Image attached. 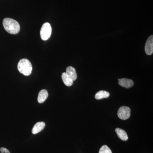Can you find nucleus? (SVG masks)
<instances>
[{
    "label": "nucleus",
    "instance_id": "nucleus-12",
    "mask_svg": "<svg viewBox=\"0 0 153 153\" xmlns=\"http://www.w3.org/2000/svg\"><path fill=\"white\" fill-rule=\"evenodd\" d=\"M110 94L109 92L101 90L98 91L96 94L95 98L97 100L102 99L103 98H107L109 97Z\"/></svg>",
    "mask_w": 153,
    "mask_h": 153
},
{
    "label": "nucleus",
    "instance_id": "nucleus-4",
    "mask_svg": "<svg viewBox=\"0 0 153 153\" xmlns=\"http://www.w3.org/2000/svg\"><path fill=\"white\" fill-rule=\"evenodd\" d=\"M117 116L119 118L123 120L128 119L130 117V108L128 106L121 107L118 111Z\"/></svg>",
    "mask_w": 153,
    "mask_h": 153
},
{
    "label": "nucleus",
    "instance_id": "nucleus-2",
    "mask_svg": "<svg viewBox=\"0 0 153 153\" xmlns=\"http://www.w3.org/2000/svg\"><path fill=\"white\" fill-rule=\"evenodd\" d=\"M18 69L20 73L25 76H29L32 73L33 66L30 60L23 58L18 63Z\"/></svg>",
    "mask_w": 153,
    "mask_h": 153
},
{
    "label": "nucleus",
    "instance_id": "nucleus-9",
    "mask_svg": "<svg viewBox=\"0 0 153 153\" xmlns=\"http://www.w3.org/2000/svg\"><path fill=\"white\" fill-rule=\"evenodd\" d=\"M66 73L73 81L76 80L77 78V74L75 68L72 66H68L66 69Z\"/></svg>",
    "mask_w": 153,
    "mask_h": 153
},
{
    "label": "nucleus",
    "instance_id": "nucleus-6",
    "mask_svg": "<svg viewBox=\"0 0 153 153\" xmlns=\"http://www.w3.org/2000/svg\"><path fill=\"white\" fill-rule=\"evenodd\" d=\"M119 84L121 86L128 88L133 86L134 82L131 79H127V78H122L119 81Z\"/></svg>",
    "mask_w": 153,
    "mask_h": 153
},
{
    "label": "nucleus",
    "instance_id": "nucleus-8",
    "mask_svg": "<svg viewBox=\"0 0 153 153\" xmlns=\"http://www.w3.org/2000/svg\"><path fill=\"white\" fill-rule=\"evenodd\" d=\"M48 92L46 89L41 90L38 94V102L40 103H43L47 100L48 97Z\"/></svg>",
    "mask_w": 153,
    "mask_h": 153
},
{
    "label": "nucleus",
    "instance_id": "nucleus-13",
    "mask_svg": "<svg viewBox=\"0 0 153 153\" xmlns=\"http://www.w3.org/2000/svg\"><path fill=\"white\" fill-rule=\"evenodd\" d=\"M99 153H112L111 150L106 145L102 146L100 149Z\"/></svg>",
    "mask_w": 153,
    "mask_h": 153
},
{
    "label": "nucleus",
    "instance_id": "nucleus-7",
    "mask_svg": "<svg viewBox=\"0 0 153 153\" xmlns=\"http://www.w3.org/2000/svg\"><path fill=\"white\" fill-rule=\"evenodd\" d=\"M45 123L44 122H39L37 123L33 127V129H32V132L33 134H36L42 131L45 128Z\"/></svg>",
    "mask_w": 153,
    "mask_h": 153
},
{
    "label": "nucleus",
    "instance_id": "nucleus-5",
    "mask_svg": "<svg viewBox=\"0 0 153 153\" xmlns=\"http://www.w3.org/2000/svg\"><path fill=\"white\" fill-rule=\"evenodd\" d=\"M145 52L147 55H152L153 53V36H150L146 42L145 47Z\"/></svg>",
    "mask_w": 153,
    "mask_h": 153
},
{
    "label": "nucleus",
    "instance_id": "nucleus-1",
    "mask_svg": "<svg viewBox=\"0 0 153 153\" xmlns=\"http://www.w3.org/2000/svg\"><path fill=\"white\" fill-rule=\"evenodd\" d=\"M3 25L5 30L10 34L16 35L19 33L20 31V25L14 19L5 18L3 20Z\"/></svg>",
    "mask_w": 153,
    "mask_h": 153
},
{
    "label": "nucleus",
    "instance_id": "nucleus-14",
    "mask_svg": "<svg viewBox=\"0 0 153 153\" xmlns=\"http://www.w3.org/2000/svg\"><path fill=\"white\" fill-rule=\"evenodd\" d=\"M0 151L1 152V153H10L8 149L4 147L1 148L0 149Z\"/></svg>",
    "mask_w": 153,
    "mask_h": 153
},
{
    "label": "nucleus",
    "instance_id": "nucleus-3",
    "mask_svg": "<svg viewBox=\"0 0 153 153\" xmlns=\"http://www.w3.org/2000/svg\"><path fill=\"white\" fill-rule=\"evenodd\" d=\"M52 32V28L51 25L49 23H44L41 27V37L44 41H47L50 38Z\"/></svg>",
    "mask_w": 153,
    "mask_h": 153
},
{
    "label": "nucleus",
    "instance_id": "nucleus-11",
    "mask_svg": "<svg viewBox=\"0 0 153 153\" xmlns=\"http://www.w3.org/2000/svg\"><path fill=\"white\" fill-rule=\"evenodd\" d=\"M62 79L65 85L67 86H71L73 85V81L67 75L66 72H63L62 74Z\"/></svg>",
    "mask_w": 153,
    "mask_h": 153
},
{
    "label": "nucleus",
    "instance_id": "nucleus-10",
    "mask_svg": "<svg viewBox=\"0 0 153 153\" xmlns=\"http://www.w3.org/2000/svg\"><path fill=\"white\" fill-rule=\"evenodd\" d=\"M115 132L121 140L123 141H126L128 140V136L125 131L120 128H116Z\"/></svg>",
    "mask_w": 153,
    "mask_h": 153
}]
</instances>
